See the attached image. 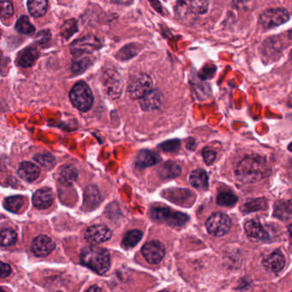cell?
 <instances>
[{
    "instance_id": "obj_50",
    "label": "cell",
    "mask_w": 292,
    "mask_h": 292,
    "mask_svg": "<svg viewBox=\"0 0 292 292\" xmlns=\"http://www.w3.org/2000/svg\"><path fill=\"white\" fill-rule=\"evenodd\" d=\"M290 56H291V57H292V51H291V52H290Z\"/></svg>"
},
{
    "instance_id": "obj_46",
    "label": "cell",
    "mask_w": 292,
    "mask_h": 292,
    "mask_svg": "<svg viewBox=\"0 0 292 292\" xmlns=\"http://www.w3.org/2000/svg\"><path fill=\"white\" fill-rule=\"evenodd\" d=\"M289 235H290V239L292 240V224L289 226Z\"/></svg>"
},
{
    "instance_id": "obj_5",
    "label": "cell",
    "mask_w": 292,
    "mask_h": 292,
    "mask_svg": "<svg viewBox=\"0 0 292 292\" xmlns=\"http://www.w3.org/2000/svg\"><path fill=\"white\" fill-rule=\"evenodd\" d=\"M206 227L207 231L213 237H223L230 230L231 220L225 213H213L207 219Z\"/></svg>"
},
{
    "instance_id": "obj_29",
    "label": "cell",
    "mask_w": 292,
    "mask_h": 292,
    "mask_svg": "<svg viewBox=\"0 0 292 292\" xmlns=\"http://www.w3.org/2000/svg\"><path fill=\"white\" fill-rule=\"evenodd\" d=\"M16 29L21 34L31 35L34 34L35 28L29 22V17L22 16L16 23Z\"/></svg>"
},
{
    "instance_id": "obj_8",
    "label": "cell",
    "mask_w": 292,
    "mask_h": 292,
    "mask_svg": "<svg viewBox=\"0 0 292 292\" xmlns=\"http://www.w3.org/2000/svg\"><path fill=\"white\" fill-rule=\"evenodd\" d=\"M103 87L106 94L111 98H118L122 92V79L118 71L113 69L105 70L102 77Z\"/></svg>"
},
{
    "instance_id": "obj_36",
    "label": "cell",
    "mask_w": 292,
    "mask_h": 292,
    "mask_svg": "<svg viewBox=\"0 0 292 292\" xmlns=\"http://www.w3.org/2000/svg\"><path fill=\"white\" fill-rule=\"evenodd\" d=\"M136 49V45H128L120 51L118 57H120V60H128L130 57H134L137 53Z\"/></svg>"
},
{
    "instance_id": "obj_7",
    "label": "cell",
    "mask_w": 292,
    "mask_h": 292,
    "mask_svg": "<svg viewBox=\"0 0 292 292\" xmlns=\"http://www.w3.org/2000/svg\"><path fill=\"white\" fill-rule=\"evenodd\" d=\"M289 19V12L282 8L270 9L260 17V23L265 29H272L284 24Z\"/></svg>"
},
{
    "instance_id": "obj_35",
    "label": "cell",
    "mask_w": 292,
    "mask_h": 292,
    "mask_svg": "<svg viewBox=\"0 0 292 292\" xmlns=\"http://www.w3.org/2000/svg\"><path fill=\"white\" fill-rule=\"evenodd\" d=\"M159 148L162 151L169 152V153H174L179 150L180 148V141L179 140H170L167 142H163L159 145Z\"/></svg>"
},
{
    "instance_id": "obj_21",
    "label": "cell",
    "mask_w": 292,
    "mask_h": 292,
    "mask_svg": "<svg viewBox=\"0 0 292 292\" xmlns=\"http://www.w3.org/2000/svg\"><path fill=\"white\" fill-rule=\"evenodd\" d=\"M28 10L29 13L34 17H40L47 12L48 1L47 0H28Z\"/></svg>"
},
{
    "instance_id": "obj_25",
    "label": "cell",
    "mask_w": 292,
    "mask_h": 292,
    "mask_svg": "<svg viewBox=\"0 0 292 292\" xmlns=\"http://www.w3.org/2000/svg\"><path fill=\"white\" fill-rule=\"evenodd\" d=\"M78 176V173L73 165H66L60 168V178L63 183L72 184L76 181Z\"/></svg>"
},
{
    "instance_id": "obj_31",
    "label": "cell",
    "mask_w": 292,
    "mask_h": 292,
    "mask_svg": "<svg viewBox=\"0 0 292 292\" xmlns=\"http://www.w3.org/2000/svg\"><path fill=\"white\" fill-rule=\"evenodd\" d=\"M34 159L39 165L45 169H51L55 165V159L49 153H40L34 157Z\"/></svg>"
},
{
    "instance_id": "obj_3",
    "label": "cell",
    "mask_w": 292,
    "mask_h": 292,
    "mask_svg": "<svg viewBox=\"0 0 292 292\" xmlns=\"http://www.w3.org/2000/svg\"><path fill=\"white\" fill-rule=\"evenodd\" d=\"M70 99L74 106L82 111H88L94 103L92 91L85 83L79 82L71 89Z\"/></svg>"
},
{
    "instance_id": "obj_40",
    "label": "cell",
    "mask_w": 292,
    "mask_h": 292,
    "mask_svg": "<svg viewBox=\"0 0 292 292\" xmlns=\"http://www.w3.org/2000/svg\"><path fill=\"white\" fill-rule=\"evenodd\" d=\"M51 39V32L49 30H43V31L38 33L36 40L40 45H44L49 42Z\"/></svg>"
},
{
    "instance_id": "obj_15",
    "label": "cell",
    "mask_w": 292,
    "mask_h": 292,
    "mask_svg": "<svg viewBox=\"0 0 292 292\" xmlns=\"http://www.w3.org/2000/svg\"><path fill=\"white\" fill-rule=\"evenodd\" d=\"M54 196L47 188L38 190L33 196V204L38 209H46L53 204Z\"/></svg>"
},
{
    "instance_id": "obj_47",
    "label": "cell",
    "mask_w": 292,
    "mask_h": 292,
    "mask_svg": "<svg viewBox=\"0 0 292 292\" xmlns=\"http://www.w3.org/2000/svg\"><path fill=\"white\" fill-rule=\"evenodd\" d=\"M93 289H99V290H100V288H98V287H92V288H90V289H89V290H93Z\"/></svg>"
},
{
    "instance_id": "obj_33",
    "label": "cell",
    "mask_w": 292,
    "mask_h": 292,
    "mask_svg": "<svg viewBox=\"0 0 292 292\" xmlns=\"http://www.w3.org/2000/svg\"><path fill=\"white\" fill-rule=\"evenodd\" d=\"M1 2V17L10 18L14 14V7L12 0H0Z\"/></svg>"
},
{
    "instance_id": "obj_23",
    "label": "cell",
    "mask_w": 292,
    "mask_h": 292,
    "mask_svg": "<svg viewBox=\"0 0 292 292\" xmlns=\"http://www.w3.org/2000/svg\"><path fill=\"white\" fill-rule=\"evenodd\" d=\"M181 174V168L177 163L168 161L162 165L159 170V175L164 179H174Z\"/></svg>"
},
{
    "instance_id": "obj_30",
    "label": "cell",
    "mask_w": 292,
    "mask_h": 292,
    "mask_svg": "<svg viewBox=\"0 0 292 292\" xmlns=\"http://www.w3.org/2000/svg\"><path fill=\"white\" fill-rule=\"evenodd\" d=\"M239 198L238 196L233 195L231 193H228V192H223L218 195L217 197V203L219 206H223V207H231L238 202Z\"/></svg>"
},
{
    "instance_id": "obj_38",
    "label": "cell",
    "mask_w": 292,
    "mask_h": 292,
    "mask_svg": "<svg viewBox=\"0 0 292 292\" xmlns=\"http://www.w3.org/2000/svg\"><path fill=\"white\" fill-rule=\"evenodd\" d=\"M202 155H203L205 163L209 165H212L213 162L215 161L217 153L211 148H205L202 151Z\"/></svg>"
},
{
    "instance_id": "obj_10",
    "label": "cell",
    "mask_w": 292,
    "mask_h": 292,
    "mask_svg": "<svg viewBox=\"0 0 292 292\" xmlns=\"http://www.w3.org/2000/svg\"><path fill=\"white\" fill-rule=\"evenodd\" d=\"M144 258L151 264H158L163 260L165 255L164 245L159 241L148 242L142 249Z\"/></svg>"
},
{
    "instance_id": "obj_34",
    "label": "cell",
    "mask_w": 292,
    "mask_h": 292,
    "mask_svg": "<svg viewBox=\"0 0 292 292\" xmlns=\"http://www.w3.org/2000/svg\"><path fill=\"white\" fill-rule=\"evenodd\" d=\"M77 23L74 20L67 21L65 25L63 26L61 34L64 37H66V39H70L72 34L77 32Z\"/></svg>"
},
{
    "instance_id": "obj_42",
    "label": "cell",
    "mask_w": 292,
    "mask_h": 292,
    "mask_svg": "<svg viewBox=\"0 0 292 292\" xmlns=\"http://www.w3.org/2000/svg\"><path fill=\"white\" fill-rule=\"evenodd\" d=\"M283 206H284V208H285V212H286L287 213H289V214L291 213L292 214V199L288 201V202H285Z\"/></svg>"
},
{
    "instance_id": "obj_28",
    "label": "cell",
    "mask_w": 292,
    "mask_h": 292,
    "mask_svg": "<svg viewBox=\"0 0 292 292\" xmlns=\"http://www.w3.org/2000/svg\"><path fill=\"white\" fill-rule=\"evenodd\" d=\"M267 207V201L265 198L255 199L252 200L241 207L242 212L244 213H252L255 211L266 209Z\"/></svg>"
},
{
    "instance_id": "obj_4",
    "label": "cell",
    "mask_w": 292,
    "mask_h": 292,
    "mask_svg": "<svg viewBox=\"0 0 292 292\" xmlns=\"http://www.w3.org/2000/svg\"><path fill=\"white\" fill-rule=\"evenodd\" d=\"M150 218L157 222H165L172 226H182L189 221V216L180 212H174L166 207H155L150 210Z\"/></svg>"
},
{
    "instance_id": "obj_9",
    "label": "cell",
    "mask_w": 292,
    "mask_h": 292,
    "mask_svg": "<svg viewBox=\"0 0 292 292\" xmlns=\"http://www.w3.org/2000/svg\"><path fill=\"white\" fill-rule=\"evenodd\" d=\"M102 46L99 39L93 35H88L85 37L75 40L71 45V53L75 57H80L87 53H92L93 51L99 50Z\"/></svg>"
},
{
    "instance_id": "obj_49",
    "label": "cell",
    "mask_w": 292,
    "mask_h": 292,
    "mask_svg": "<svg viewBox=\"0 0 292 292\" xmlns=\"http://www.w3.org/2000/svg\"><path fill=\"white\" fill-rule=\"evenodd\" d=\"M289 39H290V40H292V30H291V31L289 32Z\"/></svg>"
},
{
    "instance_id": "obj_18",
    "label": "cell",
    "mask_w": 292,
    "mask_h": 292,
    "mask_svg": "<svg viewBox=\"0 0 292 292\" xmlns=\"http://www.w3.org/2000/svg\"><path fill=\"white\" fill-rule=\"evenodd\" d=\"M40 170L37 165L31 162L24 161L21 164L18 169V175L26 182H33L37 179Z\"/></svg>"
},
{
    "instance_id": "obj_45",
    "label": "cell",
    "mask_w": 292,
    "mask_h": 292,
    "mask_svg": "<svg viewBox=\"0 0 292 292\" xmlns=\"http://www.w3.org/2000/svg\"><path fill=\"white\" fill-rule=\"evenodd\" d=\"M187 147L190 150H194L196 148V142L194 140H190V142H188Z\"/></svg>"
},
{
    "instance_id": "obj_6",
    "label": "cell",
    "mask_w": 292,
    "mask_h": 292,
    "mask_svg": "<svg viewBox=\"0 0 292 292\" xmlns=\"http://www.w3.org/2000/svg\"><path fill=\"white\" fill-rule=\"evenodd\" d=\"M153 81L146 74H138L132 77L128 87V94L132 99H142L152 90Z\"/></svg>"
},
{
    "instance_id": "obj_14",
    "label": "cell",
    "mask_w": 292,
    "mask_h": 292,
    "mask_svg": "<svg viewBox=\"0 0 292 292\" xmlns=\"http://www.w3.org/2000/svg\"><path fill=\"white\" fill-rule=\"evenodd\" d=\"M285 266V259L280 250H275L262 261V267L267 272L278 273Z\"/></svg>"
},
{
    "instance_id": "obj_24",
    "label": "cell",
    "mask_w": 292,
    "mask_h": 292,
    "mask_svg": "<svg viewBox=\"0 0 292 292\" xmlns=\"http://www.w3.org/2000/svg\"><path fill=\"white\" fill-rule=\"evenodd\" d=\"M185 2L195 16L206 13L209 5V0H185Z\"/></svg>"
},
{
    "instance_id": "obj_37",
    "label": "cell",
    "mask_w": 292,
    "mask_h": 292,
    "mask_svg": "<svg viewBox=\"0 0 292 292\" xmlns=\"http://www.w3.org/2000/svg\"><path fill=\"white\" fill-rule=\"evenodd\" d=\"M90 65V60L88 59H83V60L77 61L73 64L72 66V71L75 74H80L83 71H85L86 69L88 68Z\"/></svg>"
},
{
    "instance_id": "obj_20",
    "label": "cell",
    "mask_w": 292,
    "mask_h": 292,
    "mask_svg": "<svg viewBox=\"0 0 292 292\" xmlns=\"http://www.w3.org/2000/svg\"><path fill=\"white\" fill-rule=\"evenodd\" d=\"M190 185L198 190H207L208 188V176L202 169L193 170L190 176Z\"/></svg>"
},
{
    "instance_id": "obj_44",
    "label": "cell",
    "mask_w": 292,
    "mask_h": 292,
    "mask_svg": "<svg viewBox=\"0 0 292 292\" xmlns=\"http://www.w3.org/2000/svg\"><path fill=\"white\" fill-rule=\"evenodd\" d=\"M233 1L238 6H244L248 2H250V0H233Z\"/></svg>"
},
{
    "instance_id": "obj_1",
    "label": "cell",
    "mask_w": 292,
    "mask_h": 292,
    "mask_svg": "<svg viewBox=\"0 0 292 292\" xmlns=\"http://www.w3.org/2000/svg\"><path fill=\"white\" fill-rule=\"evenodd\" d=\"M270 173L271 167L268 162L261 155H247L239 162L235 170L237 179L244 184L263 180Z\"/></svg>"
},
{
    "instance_id": "obj_32",
    "label": "cell",
    "mask_w": 292,
    "mask_h": 292,
    "mask_svg": "<svg viewBox=\"0 0 292 292\" xmlns=\"http://www.w3.org/2000/svg\"><path fill=\"white\" fill-rule=\"evenodd\" d=\"M17 236L12 229H4L1 231V245L3 247L12 246L17 242Z\"/></svg>"
},
{
    "instance_id": "obj_43",
    "label": "cell",
    "mask_w": 292,
    "mask_h": 292,
    "mask_svg": "<svg viewBox=\"0 0 292 292\" xmlns=\"http://www.w3.org/2000/svg\"><path fill=\"white\" fill-rule=\"evenodd\" d=\"M113 3L118 5H123V6H127L133 3L134 0H111Z\"/></svg>"
},
{
    "instance_id": "obj_27",
    "label": "cell",
    "mask_w": 292,
    "mask_h": 292,
    "mask_svg": "<svg viewBox=\"0 0 292 292\" xmlns=\"http://www.w3.org/2000/svg\"><path fill=\"white\" fill-rule=\"evenodd\" d=\"M100 202V196L99 191L96 188L88 187L85 191V197H84V203L88 208H94L99 204Z\"/></svg>"
},
{
    "instance_id": "obj_11",
    "label": "cell",
    "mask_w": 292,
    "mask_h": 292,
    "mask_svg": "<svg viewBox=\"0 0 292 292\" xmlns=\"http://www.w3.org/2000/svg\"><path fill=\"white\" fill-rule=\"evenodd\" d=\"M111 230L103 224L89 227L85 232V239L93 244H101L111 239Z\"/></svg>"
},
{
    "instance_id": "obj_13",
    "label": "cell",
    "mask_w": 292,
    "mask_h": 292,
    "mask_svg": "<svg viewBox=\"0 0 292 292\" xmlns=\"http://www.w3.org/2000/svg\"><path fill=\"white\" fill-rule=\"evenodd\" d=\"M56 245L49 237L45 235L39 236L32 243V251L38 257H45L55 249Z\"/></svg>"
},
{
    "instance_id": "obj_17",
    "label": "cell",
    "mask_w": 292,
    "mask_h": 292,
    "mask_svg": "<svg viewBox=\"0 0 292 292\" xmlns=\"http://www.w3.org/2000/svg\"><path fill=\"white\" fill-rule=\"evenodd\" d=\"M158 153L151 150H142L136 157V165L137 167L146 168L156 165L160 161Z\"/></svg>"
},
{
    "instance_id": "obj_41",
    "label": "cell",
    "mask_w": 292,
    "mask_h": 292,
    "mask_svg": "<svg viewBox=\"0 0 292 292\" xmlns=\"http://www.w3.org/2000/svg\"><path fill=\"white\" fill-rule=\"evenodd\" d=\"M12 272V268L9 266L8 264L4 263L2 262L1 263V274H0V277L1 278H5L6 277H8Z\"/></svg>"
},
{
    "instance_id": "obj_39",
    "label": "cell",
    "mask_w": 292,
    "mask_h": 292,
    "mask_svg": "<svg viewBox=\"0 0 292 292\" xmlns=\"http://www.w3.org/2000/svg\"><path fill=\"white\" fill-rule=\"evenodd\" d=\"M216 68L213 66H207L202 69V71L200 72V77L202 79H208L212 78L213 75L215 73Z\"/></svg>"
},
{
    "instance_id": "obj_22",
    "label": "cell",
    "mask_w": 292,
    "mask_h": 292,
    "mask_svg": "<svg viewBox=\"0 0 292 292\" xmlns=\"http://www.w3.org/2000/svg\"><path fill=\"white\" fill-rule=\"evenodd\" d=\"M25 205V199L20 196H10L4 202V206L6 209L15 213H20Z\"/></svg>"
},
{
    "instance_id": "obj_2",
    "label": "cell",
    "mask_w": 292,
    "mask_h": 292,
    "mask_svg": "<svg viewBox=\"0 0 292 292\" xmlns=\"http://www.w3.org/2000/svg\"><path fill=\"white\" fill-rule=\"evenodd\" d=\"M81 261L98 274H104L110 268L111 256L107 250L102 248L88 247L82 251Z\"/></svg>"
},
{
    "instance_id": "obj_26",
    "label": "cell",
    "mask_w": 292,
    "mask_h": 292,
    "mask_svg": "<svg viewBox=\"0 0 292 292\" xmlns=\"http://www.w3.org/2000/svg\"><path fill=\"white\" fill-rule=\"evenodd\" d=\"M142 231L139 230H130L129 232L126 233L122 242L123 247L125 249H131L136 246L142 239Z\"/></svg>"
},
{
    "instance_id": "obj_19",
    "label": "cell",
    "mask_w": 292,
    "mask_h": 292,
    "mask_svg": "<svg viewBox=\"0 0 292 292\" xmlns=\"http://www.w3.org/2000/svg\"><path fill=\"white\" fill-rule=\"evenodd\" d=\"M38 57H39V53L36 51V49L33 48V47H27L18 53L17 62L18 66L28 68L34 65L35 61L38 60Z\"/></svg>"
},
{
    "instance_id": "obj_12",
    "label": "cell",
    "mask_w": 292,
    "mask_h": 292,
    "mask_svg": "<svg viewBox=\"0 0 292 292\" xmlns=\"http://www.w3.org/2000/svg\"><path fill=\"white\" fill-rule=\"evenodd\" d=\"M244 229L248 237L253 241L267 242L270 241L268 233L261 225L258 219H250L244 224Z\"/></svg>"
},
{
    "instance_id": "obj_16",
    "label": "cell",
    "mask_w": 292,
    "mask_h": 292,
    "mask_svg": "<svg viewBox=\"0 0 292 292\" xmlns=\"http://www.w3.org/2000/svg\"><path fill=\"white\" fill-rule=\"evenodd\" d=\"M163 101V95L159 90H151L141 99V105L145 111L158 109Z\"/></svg>"
},
{
    "instance_id": "obj_48",
    "label": "cell",
    "mask_w": 292,
    "mask_h": 292,
    "mask_svg": "<svg viewBox=\"0 0 292 292\" xmlns=\"http://www.w3.org/2000/svg\"><path fill=\"white\" fill-rule=\"evenodd\" d=\"M288 148H289V150L290 151V152H292V142L289 145Z\"/></svg>"
}]
</instances>
